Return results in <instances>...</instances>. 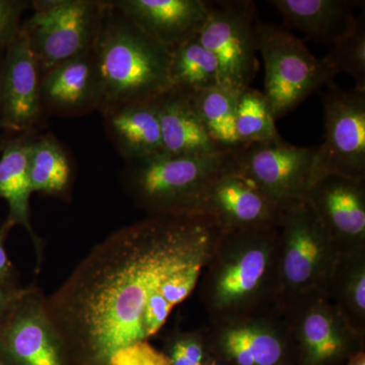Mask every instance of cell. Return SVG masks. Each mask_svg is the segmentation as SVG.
<instances>
[{"label": "cell", "mask_w": 365, "mask_h": 365, "mask_svg": "<svg viewBox=\"0 0 365 365\" xmlns=\"http://www.w3.org/2000/svg\"><path fill=\"white\" fill-rule=\"evenodd\" d=\"M202 211L148 216L98 242L66 282L45 297L72 365H108L150 341L185 297L174 276L207 263L223 235Z\"/></svg>", "instance_id": "cell-1"}, {"label": "cell", "mask_w": 365, "mask_h": 365, "mask_svg": "<svg viewBox=\"0 0 365 365\" xmlns=\"http://www.w3.org/2000/svg\"><path fill=\"white\" fill-rule=\"evenodd\" d=\"M278 227L223 232L196 289L211 323L278 309Z\"/></svg>", "instance_id": "cell-2"}, {"label": "cell", "mask_w": 365, "mask_h": 365, "mask_svg": "<svg viewBox=\"0 0 365 365\" xmlns=\"http://www.w3.org/2000/svg\"><path fill=\"white\" fill-rule=\"evenodd\" d=\"M107 2L93 51L103 115L155 100L170 88V51Z\"/></svg>", "instance_id": "cell-3"}, {"label": "cell", "mask_w": 365, "mask_h": 365, "mask_svg": "<svg viewBox=\"0 0 365 365\" xmlns=\"http://www.w3.org/2000/svg\"><path fill=\"white\" fill-rule=\"evenodd\" d=\"M232 150L198 155L163 153L126 163L124 188L148 216L200 211L209 185L225 170Z\"/></svg>", "instance_id": "cell-4"}, {"label": "cell", "mask_w": 365, "mask_h": 365, "mask_svg": "<svg viewBox=\"0 0 365 365\" xmlns=\"http://www.w3.org/2000/svg\"><path fill=\"white\" fill-rule=\"evenodd\" d=\"M339 255L306 200L287 206L278 227V309L325 292Z\"/></svg>", "instance_id": "cell-5"}, {"label": "cell", "mask_w": 365, "mask_h": 365, "mask_svg": "<svg viewBox=\"0 0 365 365\" xmlns=\"http://www.w3.org/2000/svg\"><path fill=\"white\" fill-rule=\"evenodd\" d=\"M258 51L265 66V91L275 120L294 111L336 74L323 58H317L304 41L284 26L258 25Z\"/></svg>", "instance_id": "cell-6"}, {"label": "cell", "mask_w": 365, "mask_h": 365, "mask_svg": "<svg viewBox=\"0 0 365 365\" xmlns=\"http://www.w3.org/2000/svg\"><path fill=\"white\" fill-rule=\"evenodd\" d=\"M21 25L39 62L41 76L91 51L104 18L106 1L36 0Z\"/></svg>", "instance_id": "cell-7"}, {"label": "cell", "mask_w": 365, "mask_h": 365, "mask_svg": "<svg viewBox=\"0 0 365 365\" xmlns=\"http://www.w3.org/2000/svg\"><path fill=\"white\" fill-rule=\"evenodd\" d=\"M207 19L197 39L215 55L220 86L241 95L259 69L257 6L252 0H207Z\"/></svg>", "instance_id": "cell-8"}, {"label": "cell", "mask_w": 365, "mask_h": 365, "mask_svg": "<svg viewBox=\"0 0 365 365\" xmlns=\"http://www.w3.org/2000/svg\"><path fill=\"white\" fill-rule=\"evenodd\" d=\"M321 101L325 135L314 148L312 184L327 175L365 180V91L332 81Z\"/></svg>", "instance_id": "cell-9"}, {"label": "cell", "mask_w": 365, "mask_h": 365, "mask_svg": "<svg viewBox=\"0 0 365 365\" xmlns=\"http://www.w3.org/2000/svg\"><path fill=\"white\" fill-rule=\"evenodd\" d=\"M314 148L284 140L247 144L230 151L225 169L287 207L306 198L313 179Z\"/></svg>", "instance_id": "cell-10"}, {"label": "cell", "mask_w": 365, "mask_h": 365, "mask_svg": "<svg viewBox=\"0 0 365 365\" xmlns=\"http://www.w3.org/2000/svg\"><path fill=\"white\" fill-rule=\"evenodd\" d=\"M282 312L290 344L299 348L309 365L330 364L350 350L359 352L354 345L364 340L322 290L299 297Z\"/></svg>", "instance_id": "cell-11"}, {"label": "cell", "mask_w": 365, "mask_h": 365, "mask_svg": "<svg viewBox=\"0 0 365 365\" xmlns=\"http://www.w3.org/2000/svg\"><path fill=\"white\" fill-rule=\"evenodd\" d=\"M45 297L35 285L26 287L0 328L2 365H72L66 343L46 311Z\"/></svg>", "instance_id": "cell-12"}, {"label": "cell", "mask_w": 365, "mask_h": 365, "mask_svg": "<svg viewBox=\"0 0 365 365\" xmlns=\"http://www.w3.org/2000/svg\"><path fill=\"white\" fill-rule=\"evenodd\" d=\"M211 324L209 338L237 365H280L292 347L284 314L278 309Z\"/></svg>", "instance_id": "cell-13"}, {"label": "cell", "mask_w": 365, "mask_h": 365, "mask_svg": "<svg viewBox=\"0 0 365 365\" xmlns=\"http://www.w3.org/2000/svg\"><path fill=\"white\" fill-rule=\"evenodd\" d=\"M304 200L339 253L365 249V180L327 175L311 185Z\"/></svg>", "instance_id": "cell-14"}, {"label": "cell", "mask_w": 365, "mask_h": 365, "mask_svg": "<svg viewBox=\"0 0 365 365\" xmlns=\"http://www.w3.org/2000/svg\"><path fill=\"white\" fill-rule=\"evenodd\" d=\"M0 67V124L13 131L29 132L42 113L39 62L21 28L9 43Z\"/></svg>", "instance_id": "cell-15"}, {"label": "cell", "mask_w": 365, "mask_h": 365, "mask_svg": "<svg viewBox=\"0 0 365 365\" xmlns=\"http://www.w3.org/2000/svg\"><path fill=\"white\" fill-rule=\"evenodd\" d=\"M284 209L225 168L209 185L200 205V211L210 215L225 232L279 227Z\"/></svg>", "instance_id": "cell-16"}, {"label": "cell", "mask_w": 365, "mask_h": 365, "mask_svg": "<svg viewBox=\"0 0 365 365\" xmlns=\"http://www.w3.org/2000/svg\"><path fill=\"white\" fill-rule=\"evenodd\" d=\"M111 4L170 51L195 37L207 19L206 0H114Z\"/></svg>", "instance_id": "cell-17"}, {"label": "cell", "mask_w": 365, "mask_h": 365, "mask_svg": "<svg viewBox=\"0 0 365 365\" xmlns=\"http://www.w3.org/2000/svg\"><path fill=\"white\" fill-rule=\"evenodd\" d=\"M42 107L61 116L98 110L101 79L93 49L41 76Z\"/></svg>", "instance_id": "cell-18"}, {"label": "cell", "mask_w": 365, "mask_h": 365, "mask_svg": "<svg viewBox=\"0 0 365 365\" xmlns=\"http://www.w3.org/2000/svg\"><path fill=\"white\" fill-rule=\"evenodd\" d=\"M284 21V28L304 34L309 39L335 45L349 32L359 7L355 0H270Z\"/></svg>", "instance_id": "cell-19"}, {"label": "cell", "mask_w": 365, "mask_h": 365, "mask_svg": "<svg viewBox=\"0 0 365 365\" xmlns=\"http://www.w3.org/2000/svg\"><path fill=\"white\" fill-rule=\"evenodd\" d=\"M157 106L165 153L198 155L222 150L208 135L189 93L170 88L158 96Z\"/></svg>", "instance_id": "cell-20"}, {"label": "cell", "mask_w": 365, "mask_h": 365, "mask_svg": "<svg viewBox=\"0 0 365 365\" xmlns=\"http://www.w3.org/2000/svg\"><path fill=\"white\" fill-rule=\"evenodd\" d=\"M108 135L125 162L163 153L157 98L124 106L104 115Z\"/></svg>", "instance_id": "cell-21"}, {"label": "cell", "mask_w": 365, "mask_h": 365, "mask_svg": "<svg viewBox=\"0 0 365 365\" xmlns=\"http://www.w3.org/2000/svg\"><path fill=\"white\" fill-rule=\"evenodd\" d=\"M32 138L21 136L7 141L0 155V198L9 205L6 222L28 230L40 253V241L30 222V198L33 190L29 176V148ZM40 256V255H39Z\"/></svg>", "instance_id": "cell-22"}, {"label": "cell", "mask_w": 365, "mask_h": 365, "mask_svg": "<svg viewBox=\"0 0 365 365\" xmlns=\"http://www.w3.org/2000/svg\"><path fill=\"white\" fill-rule=\"evenodd\" d=\"M325 292L349 326L365 336V249L340 253Z\"/></svg>", "instance_id": "cell-23"}, {"label": "cell", "mask_w": 365, "mask_h": 365, "mask_svg": "<svg viewBox=\"0 0 365 365\" xmlns=\"http://www.w3.org/2000/svg\"><path fill=\"white\" fill-rule=\"evenodd\" d=\"M29 176L33 193L66 198L71 192L73 178L71 162L61 144L52 135L31 141Z\"/></svg>", "instance_id": "cell-24"}, {"label": "cell", "mask_w": 365, "mask_h": 365, "mask_svg": "<svg viewBox=\"0 0 365 365\" xmlns=\"http://www.w3.org/2000/svg\"><path fill=\"white\" fill-rule=\"evenodd\" d=\"M239 96L222 86L190 93L192 106L208 135L222 150H235L242 146L235 129Z\"/></svg>", "instance_id": "cell-25"}, {"label": "cell", "mask_w": 365, "mask_h": 365, "mask_svg": "<svg viewBox=\"0 0 365 365\" xmlns=\"http://www.w3.org/2000/svg\"><path fill=\"white\" fill-rule=\"evenodd\" d=\"M170 88L195 93L220 86V67L215 55L197 36L170 51Z\"/></svg>", "instance_id": "cell-26"}, {"label": "cell", "mask_w": 365, "mask_h": 365, "mask_svg": "<svg viewBox=\"0 0 365 365\" xmlns=\"http://www.w3.org/2000/svg\"><path fill=\"white\" fill-rule=\"evenodd\" d=\"M275 122L263 91L252 88L242 91L235 112V129L242 145L283 140Z\"/></svg>", "instance_id": "cell-27"}, {"label": "cell", "mask_w": 365, "mask_h": 365, "mask_svg": "<svg viewBox=\"0 0 365 365\" xmlns=\"http://www.w3.org/2000/svg\"><path fill=\"white\" fill-rule=\"evenodd\" d=\"M334 73L348 74L355 88L365 91V14L359 13L349 32L341 38L323 58Z\"/></svg>", "instance_id": "cell-28"}, {"label": "cell", "mask_w": 365, "mask_h": 365, "mask_svg": "<svg viewBox=\"0 0 365 365\" xmlns=\"http://www.w3.org/2000/svg\"><path fill=\"white\" fill-rule=\"evenodd\" d=\"M170 365H202L203 337L199 333H182L173 339L169 353Z\"/></svg>", "instance_id": "cell-29"}, {"label": "cell", "mask_w": 365, "mask_h": 365, "mask_svg": "<svg viewBox=\"0 0 365 365\" xmlns=\"http://www.w3.org/2000/svg\"><path fill=\"white\" fill-rule=\"evenodd\" d=\"M108 365H170L169 357L150 344L143 341L115 353Z\"/></svg>", "instance_id": "cell-30"}, {"label": "cell", "mask_w": 365, "mask_h": 365, "mask_svg": "<svg viewBox=\"0 0 365 365\" xmlns=\"http://www.w3.org/2000/svg\"><path fill=\"white\" fill-rule=\"evenodd\" d=\"M30 4L21 0H0V50H6L20 31L21 14Z\"/></svg>", "instance_id": "cell-31"}, {"label": "cell", "mask_w": 365, "mask_h": 365, "mask_svg": "<svg viewBox=\"0 0 365 365\" xmlns=\"http://www.w3.org/2000/svg\"><path fill=\"white\" fill-rule=\"evenodd\" d=\"M25 290L26 287H21L16 278L0 279V328Z\"/></svg>", "instance_id": "cell-32"}, {"label": "cell", "mask_w": 365, "mask_h": 365, "mask_svg": "<svg viewBox=\"0 0 365 365\" xmlns=\"http://www.w3.org/2000/svg\"><path fill=\"white\" fill-rule=\"evenodd\" d=\"M13 225L6 222L0 227V279H11L14 277V267L9 261L6 251V241L7 235L11 232Z\"/></svg>", "instance_id": "cell-33"}, {"label": "cell", "mask_w": 365, "mask_h": 365, "mask_svg": "<svg viewBox=\"0 0 365 365\" xmlns=\"http://www.w3.org/2000/svg\"><path fill=\"white\" fill-rule=\"evenodd\" d=\"M347 365H365V353L364 350L353 354L349 359H348Z\"/></svg>", "instance_id": "cell-34"}, {"label": "cell", "mask_w": 365, "mask_h": 365, "mask_svg": "<svg viewBox=\"0 0 365 365\" xmlns=\"http://www.w3.org/2000/svg\"><path fill=\"white\" fill-rule=\"evenodd\" d=\"M4 50H0V53L1 52H4ZM1 61H2V58H0V67H1Z\"/></svg>", "instance_id": "cell-35"}, {"label": "cell", "mask_w": 365, "mask_h": 365, "mask_svg": "<svg viewBox=\"0 0 365 365\" xmlns=\"http://www.w3.org/2000/svg\"><path fill=\"white\" fill-rule=\"evenodd\" d=\"M209 365H220V364H216V362H212V364H210Z\"/></svg>", "instance_id": "cell-36"}, {"label": "cell", "mask_w": 365, "mask_h": 365, "mask_svg": "<svg viewBox=\"0 0 365 365\" xmlns=\"http://www.w3.org/2000/svg\"><path fill=\"white\" fill-rule=\"evenodd\" d=\"M0 128H4V127H2L1 124H0Z\"/></svg>", "instance_id": "cell-37"}, {"label": "cell", "mask_w": 365, "mask_h": 365, "mask_svg": "<svg viewBox=\"0 0 365 365\" xmlns=\"http://www.w3.org/2000/svg\"><path fill=\"white\" fill-rule=\"evenodd\" d=\"M0 365H2L1 364H0Z\"/></svg>", "instance_id": "cell-38"}]
</instances>
